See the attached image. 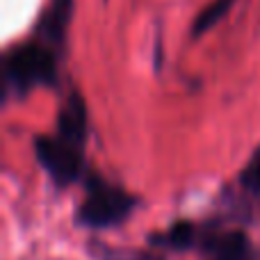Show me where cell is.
<instances>
[{"mask_svg": "<svg viewBox=\"0 0 260 260\" xmlns=\"http://www.w3.org/2000/svg\"><path fill=\"white\" fill-rule=\"evenodd\" d=\"M57 82V59L44 41H30L7 50L3 59V85L14 94H27L35 87Z\"/></svg>", "mask_w": 260, "mask_h": 260, "instance_id": "6da1fadb", "label": "cell"}, {"mask_svg": "<svg viewBox=\"0 0 260 260\" xmlns=\"http://www.w3.org/2000/svg\"><path fill=\"white\" fill-rule=\"evenodd\" d=\"M133 203H135L133 197L126 194L123 189L103 183L101 178H94L89 183L87 199L80 206L78 219H80L85 226H94V229L114 226L130 215Z\"/></svg>", "mask_w": 260, "mask_h": 260, "instance_id": "7a4b0ae2", "label": "cell"}, {"mask_svg": "<svg viewBox=\"0 0 260 260\" xmlns=\"http://www.w3.org/2000/svg\"><path fill=\"white\" fill-rule=\"evenodd\" d=\"M35 151L41 167L50 174L57 185H69L80 176L82 169V146L59 137V135H41L35 139Z\"/></svg>", "mask_w": 260, "mask_h": 260, "instance_id": "3957f363", "label": "cell"}, {"mask_svg": "<svg viewBox=\"0 0 260 260\" xmlns=\"http://www.w3.org/2000/svg\"><path fill=\"white\" fill-rule=\"evenodd\" d=\"M57 135L82 146L87 139V105L78 91H71L57 114Z\"/></svg>", "mask_w": 260, "mask_h": 260, "instance_id": "277c9868", "label": "cell"}, {"mask_svg": "<svg viewBox=\"0 0 260 260\" xmlns=\"http://www.w3.org/2000/svg\"><path fill=\"white\" fill-rule=\"evenodd\" d=\"M71 14H73V0H53L50 7L46 9L39 27H37L39 30V41H46V44L62 41L69 21H71Z\"/></svg>", "mask_w": 260, "mask_h": 260, "instance_id": "5b68a950", "label": "cell"}, {"mask_svg": "<svg viewBox=\"0 0 260 260\" xmlns=\"http://www.w3.org/2000/svg\"><path fill=\"white\" fill-rule=\"evenodd\" d=\"M233 3H235V0H212V3H208L206 7L197 14V18H194L192 35L194 37L206 35L210 27H215L217 23H219L221 18L229 14V9L233 7Z\"/></svg>", "mask_w": 260, "mask_h": 260, "instance_id": "8992f818", "label": "cell"}, {"mask_svg": "<svg viewBox=\"0 0 260 260\" xmlns=\"http://www.w3.org/2000/svg\"><path fill=\"white\" fill-rule=\"evenodd\" d=\"M217 260H247L244 251H247V242L240 233H231L226 238L217 240Z\"/></svg>", "mask_w": 260, "mask_h": 260, "instance_id": "52a82bcc", "label": "cell"}, {"mask_svg": "<svg viewBox=\"0 0 260 260\" xmlns=\"http://www.w3.org/2000/svg\"><path fill=\"white\" fill-rule=\"evenodd\" d=\"M240 183L251 194H260V148L251 155L249 165L244 167L242 176H240Z\"/></svg>", "mask_w": 260, "mask_h": 260, "instance_id": "ba28073f", "label": "cell"}, {"mask_svg": "<svg viewBox=\"0 0 260 260\" xmlns=\"http://www.w3.org/2000/svg\"><path fill=\"white\" fill-rule=\"evenodd\" d=\"M192 238H194V229L187 221H180V224H176L174 229L169 231V242L174 244V247H189Z\"/></svg>", "mask_w": 260, "mask_h": 260, "instance_id": "9c48e42d", "label": "cell"}]
</instances>
